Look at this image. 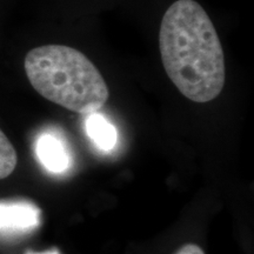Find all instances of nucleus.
Returning a JSON list of instances; mask_svg holds the SVG:
<instances>
[{"instance_id": "f257e3e1", "label": "nucleus", "mask_w": 254, "mask_h": 254, "mask_svg": "<svg viewBox=\"0 0 254 254\" xmlns=\"http://www.w3.org/2000/svg\"><path fill=\"white\" fill-rule=\"evenodd\" d=\"M159 49L168 78L194 103H208L226 80L225 57L211 18L194 0H177L165 12Z\"/></svg>"}, {"instance_id": "7ed1b4c3", "label": "nucleus", "mask_w": 254, "mask_h": 254, "mask_svg": "<svg viewBox=\"0 0 254 254\" xmlns=\"http://www.w3.org/2000/svg\"><path fill=\"white\" fill-rule=\"evenodd\" d=\"M40 211L25 200L0 201V231L27 232L39 226Z\"/></svg>"}, {"instance_id": "39448f33", "label": "nucleus", "mask_w": 254, "mask_h": 254, "mask_svg": "<svg viewBox=\"0 0 254 254\" xmlns=\"http://www.w3.org/2000/svg\"><path fill=\"white\" fill-rule=\"evenodd\" d=\"M87 134L98 147L103 151H111L117 144V131L112 124L103 116L92 113L86 123Z\"/></svg>"}, {"instance_id": "6e6552de", "label": "nucleus", "mask_w": 254, "mask_h": 254, "mask_svg": "<svg viewBox=\"0 0 254 254\" xmlns=\"http://www.w3.org/2000/svg\"><path fill=\"white\" fill-rule=\"evenodd\" d=\"M30 254H58L55 251H49V252H44V253H30Z\"/></svg>"}, {"instance_id": "423d86ee", "label": "nucleus", "mask_w": 254, "mask_h": 254, "mask_svg": "<svg viewBox=\"0 0 254 254\" xmlns=\"http://www.w3.org/2000/svg\"><path fill=\"white\" fill-rule=\"evenodd\" d=\"M17 164V151L5 133L0 129V180L11 176Z\"/></svg>"}, {"instance_id": "0eeeda50", "label": "nucleus", "mask_w": 254, "mask_h": 254, "mask_svg": "<svg viewBox=\"0 0 254 254\" xmlns=\"http://www.w3.org/2000/svg\"><path fill=\"white\" fill-rule=\"evenodd\" d=\"M174 254H205V252L195 244H186Z\"/></svg>"}, {"instance_id": "f03ea898", "label": "nucleus", "mask_w": 254, "mask_h": 254, "mask_svg": "<svg viewBox=\"0 0 254 254\" xmlns=\"http://www.w3.org/2000/svg\"><path fill=\"white\" fill-rule=\"evenodd\" d=\"M24 68L32 87L64 109L92 114L103 109L110 91L97 66L80 51L44 45L28 51Z\"/></svg>"}, {"instance_id": "20e7f679", "label": "nucleus", "mask_w": 254, "mask_h": 254, "mask_svg": "<svg viewBox=\"0 0 254 254\" xmlns=\"http://www.w3.org/2000/svg\"><path fill=\"white\" fill-rule=\"evenodd\" d=\"M36 152L39 161L46 170L62 173L69 166V158L64 144L52 134L41 135L37 141Z\"/></svg>"}]
</instances>
